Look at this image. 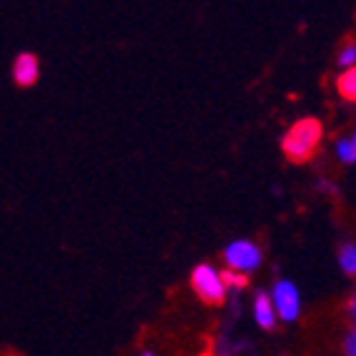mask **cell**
<instances>
[{
	"mask_svg": "<svg viewBox=\"0 0 356 356\" xmlns=\"http://www.w3.org/2000/svg\"><path fill=\"white\" fill-rule=\"evenodd\" d=\"M319 140H321V122L314 118H307V120H299V122H294V125L289 127L282 147H284L289 160L304 162L312 157V152L316 149Z\"/></svg>",
	"mask_w": 356,
	"mask_h": 356,
	"instance_id": "obj_1",
	"label": "cell"
},
{
	"mask_svg": "<svg viewBox=\"0 0 356 356\" xmlns=\"http://www.w3.org/2000/svg\"><path fill=\"white\" fill-rule=\"evenodd\" d=\"M192 286H195L197 297L204 299L209 304H222L227 297V286L222 284L220 272L209 264H200L192 272Z\"/></svg>",
	"mask_w": 356,
	"mask_h": 356,
	"instance_id": "obj_2",
	"label": "cell"
},
{
	"mask_svg": "<svg viewBox=\"0 0 356 356\" xmlns=\"http://www.w3.org/2000/svg\"><path fill=\"white\" fill-rule=\"evenodd\" d=\"M269 299H272L277 319L282 316L284 321H294L299 316V312H302V294H299L297 284L289 280L277 282V286H274L272 297Z\"/></svg>",
	"mask_w": 356,
	"mask_h": 356,
	"instance_id": "obj_3",
	"label": "cell"
},
{
	"mask_svg": "<svg viewBox=\"0 0 356 356\" xmlns=\"http://www.w3.org/2000/svg\"><path fill=\"white\" fill-rule=\"evenodd\" d=\"M225 259L232 272H252L261 264V250L250 239H237V242L227 244Z\"/></svg>",
	"mask_w": 356,
	"mask_h": 356,
	"instance_id": "obj_4",
	"label": "cell"
},
{
	"mask_svg": "<svg viewBox=\"0 0 356 356\" xmlns=\"http://www.w3.org/2000/svg\"><path fill=\"white\" fill-rule=\"evenodd\" d=\"M13 75L18 85H33L40 75V63L33 53H20L13 65Z\"/></svg>",
	"mask_w": 356,
	"mask_h": 356,
	"instance_id": "obj_5",
	"label": "cell"
},
{
	"mask_svg": "<svg viewBox=\"0 0 356 356\" xmlns=\"http://www.w3.org/2000/svg\"><path fill=\"white\" fill-rule=\"evenodd\" d=\"M254 319L261 329H274V324H277V314H274V307H272L269 294H259V297L254 299Z\"/></svg>",
	"mask_w": 356,
	"mask_h": 356,
	"instance_id": "obj_6",
	"label": "cell"
},
{
	"mask_svg": "<svg viewBox=\"0 0 356 356\" xmlns=\"http://www.w3.org/2000/svg\"><path fill=\"white\" fill-rule=\"evenodd\" d=\"M337 88H339V92H341V97L354 100L356 97V72H354V67H349V70H344L341 75H339Z\"/></svg>",
	"mask_w": 356,
	"mask_h": 356,
	"instance_id": "obj_7",
	"label": "cell"
},
{
	"mask_svg": "<svg viewBox=\"0 0 356 356\" xmlns=\"http://www.w3.org/2000/svg\"><path fill=\"white\" fill-rule=\"evenodd\" d=\"M337 154L339 160L351 165L356 160V137H344V140H339L337 143Z\"/></svg>",
	"mask_w": 356,
	"mask_h": 356,
	"instance_id": "obj_8",
	"label": "cell"
},
{
	"mask_svg": "<svg viewBox=\"0 0 356 356\" xmlns=\"http://www.w3.org/2000/svg\"><path fill=\"white\" fill-rule=\"evenodd\" d=\"M339 267L344 269L346 274L356 272V247L354 244H344L341 252H339Z\"/></svg>",
	"mask_w": 356,
	"mask_h": 356,
	"instance_id": "obj_9",
	"label": "cell"
},
{
	"mask_svg": "<svg viewBox=\"0 0 356 356\" xmlns=\"http://www.w3.org/2000/svg\"><path fill=\"white\" fill-rule=\"evenodd\" d=\"M222 284L225 286H247V277L244 274H237V272H222Z\"/></svg>",
	"mask_w": 356,
	"mask_h": 356,
	"instance_id": "obj_10",
	"label": "cell"
},
{
	"mask_svg": "<svg viewBox=\"0 0 356 356\" xmlns=\"http://www.w3.org/2000/svg\"><path fill=\"white\" fill-rule=\"evenodd\" d=\"M354 60H356V48L349 42V45L339 53V65L344 67V70H349V67H354Z\"/></svg>",
	"mask_w": 356,
	"mask_h": 356,
	"instance_id": "obj_11",
	"label": "cell"
},
{
	"mask_svg": "<svg viewBox=\"0 0 356 356\" xmlns=\"http://www.w3.org/2000/svg\"><path fill=\"white\" fill-rule=\"evenodd\" d=\"M344 356H356V334L349 332L344 339Z\"/></svg>",
	"mask_w": 356,
	"mask_h": 356,
	"instance_id": "obj_12",
	"label": "cell"
},
{
	"mask_svg": "<svg viewBox=\"0 0 356 356\" xmlns=\"http://www.w3.org/2000/svg\"><path fill=\"white\" fill-rule=\"evenodd\" d=\"M346 309H349V316H354V312H356V302H354V299H349V304H346Z\"/></svg>",
	"mask_w": 356,
	"mask_h": 356,
	"instance_id": "obj_13",
	"label": "cell"
},
{
	"mask_svg": "<svg viewBox=\"0 0 356 356\" xmlns=\"http://www.w3.org/2000/svg\"><path fill=\"white\" fill-rule=\"evenodd\" d=\"M143 356H154V354H149V351H147V354H143Z\"/></svg>",
	"mask_w": 356,
	"mask_h": 356,
	"instance_id": "obj_14",
	"label": "cell"
},
{
	"mask_svg": "<svg viewBox=\"0 0 356 356\" xmlns=\"http://www.w3.org/2000/svg\"><path fill=\"white\" fill-rule=\"evenodd\" d=\"M204 356H209V354H204Z\"/></svg>",
	"mask_w": 356,
	"mask_h": 356,
	"instance_id": "obj_15",
	"label": "cell"
}]
</instances>
